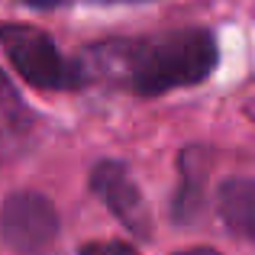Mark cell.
<instances>
[{"mask_svg":"<svg viewBox=\"0 0 255 255\" xmlns=\"http://www.w3.org/2000/svg\"><path fill=\"white\" fill-rule=\"evenodd\" d=\"M94 52L110 58L123 84L139 97H162L178 87H194L207 81L220 62L210 29H171L132 42H107Z\"/></svg>","mask_w":255,"mask_h":255,"instance_id":"6da1fadb","label":"cell"},{"mask_svg":"<svg viewBox=\"0 0 255 255\" xmlns=\"http://www.w3.org/2000/svg\"><path fill=\"white\" fill-rule=\"evenodd\" d=\"M0 49L10 58L13 68L19 71V78L39 91H78L81 84H87L84 65L62 55L55 39L45 36L36 26L26 23L0 26Z\"/></svg>","mask_w":255,"mask_h":255,"instance_id":"7a4b0ae2","label":"cell"},{"mask_svg":"<svg viewBox=\"0 0 255 255\" xmlns=\"http://www.w3.org/2000/svg\"><path fill=\"white\" fill-rule=\"evenodd\" d=\"M62 220L45 194L16 191L0 204V243L16 255H42L58 239Z\"/></svg>","mask_w":255,"mask_h":255,"instance_id":"3957f363","label":"cell"},{"mask_svg":"<svg viewBox=\"0 0 255 255\" xmlns=\"http://www.w3.org/2000/svg\"><path fill=\"white\" fill-rule=\"evenodd\" d=\"M91 191L104 200V207L139 239L152 236V217L139 184L132 181L129 168L117 158H104L91 168Z\"/></svg>","mask_w":255,"mask_h":255,"instance_id":"277c9868","label":"cell"},{"mask_svg":"<svg viewBox=\"0 0 255 255\" xmlns=\"http://www.w3.org/2000/svg\"><path fill=\"white\" fill-rule=\"evenodd\" d=\"M217 213L233 236L255 243V178H230L217 191Z\"/></svg>","mask_w":255,"mask_h":255,"instance_id":"5b68a950","label":"cell"},{"mask_svg":"<svg viewBox=\"0 0 255 255\" xmlns=\"http://www.w3.org/2000/svg\"><path fill=\"white\" fill-rule=\"evenodd\" d=\"M178 165H181V184H178V194H174V204H171V217L178 223H191L200 213V204H204V171H207L204 149H197V145L184 149Z\"/></svg>","mask_w":255,"mask_h":255,"instance_id":"8992f818","label":"cell"},{"mask_svg":"<svg viewBox=\"0 0 255 255\" xmlns=\"http://www.w3.org/2000/svg\"><path fill=\"white\" fill-rule=\"evenodd\" d=\"M0 113H3V123H10V126H29L32 123V113L23 107L19 94L13 91V84L6 81L3 71H0Z\"/></svg>","mask_w":255,"mask_h":255,"instance_id":"52a82bcc","label":"cell"},{"mask_svg":"<svg viewBox=\"0 0 255 255\" xmlns=\"http://www.w3.org/2000/svg\"><path fill=\"white\" fill-rule=\"evenodd\" d=\"M81 255H139L132 249L129 243H117V239H110V243H91L84 246Z\"/></svg>","mask_w":255,"mask_h":255,"instance_id":"ba28073f","label":"cell"},{"mask_svg":"<svg viewBox=\"0 0 255 255\" xmlns=\"http://www.w3.org/2000/svg\"><path fill=\"white\" fill-rule=\"evenodd\" d=\"M174 255H220L217 249H210V246H194V249H181Z\"/></svg>","mask_w":255,"mask_h":255,"instance_id":"9c48e42d","label":"cell"},{"mask_svg":"<svg viewBox=\"0 0 255 255\" xmlns=\"http://www.w3.org/2000/svg\"><path fill=\"white\" fill-rule=\"evenodd\" d=\"M26 6H36V10H52V6H58L62 0H23Z\"/></svg>","mask_w":255,"mask_h":255,"instance_id":"30bf717a","label":"cell"},{"mask_svg":"<svg viewBox=\"0 0 255 255\" xmlns=\"http://www.w3.org/2000/svg\"><path fill=\"white\" fill-rule=\"evenodd\" d=\"M100 3H139V0H100Z\"/></svg>","mask_w":255,"mask_h":255,"instance_id":"8fae6325","label":"cell"}]
</instances>
